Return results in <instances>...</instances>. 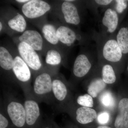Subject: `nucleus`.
Returning <instances> with one entry per match:
<instances>
[{"mask_svg": "<svg viewBox=\"0 0 128 128\" xmlns=\"http://www.w3.org/2000/svg\"><path fill=\"white\" fill-rule=\"evenodd\" d=\"M91 36L96 42L98 61L111 64L116 70L122 68L126 60L116 40V34L107 36L94 31Z\"/></svg>", "mask_w": 128, "mask_h": 128, "instance_id": "1", "label": "nucleus"}, {"mask_svg": "<svg viewBox=\"0 0 128 128\" xmlns=\"http://www.w3.org/2000/svg\"><path fill=\"white\" fill-rule=\"evenodd\" d=\"M90 44L82 47L74 62L73 74L77 79H82L88 75L94 69V62L98 60L96 46L92 47Z\"/></svg>", "mask_w": 128, "mask_h": 128, "instance_id": "2", "label": "nucleus"}, {"mask_svg": "<svg viewBox=\"0 0 128 128\" xmlns=\"http://www.w3.org/2000/svg\"><path fill=\"white\" fill-rule=\"evenodd\" d=\"M60 13L66 24L79 26L82 23L83 14L87 10L84 0H65L61 2Z\"/></svg>", "mask_w": 128, "mask_h": 128, "instance_id": "3", "label": "nucleus"}, {"mask_svg": "<svg viewBox=\"0 0 128 128\" xmlns=\"http://www.w3.org/2000/svg\"><path fill=\"white\" fill-rule=\"evenodd\" d=\"M56 34L60 44L70 48L75 45L83 46L90 44L92 39L91 35H89L76 30L66 25H62L57 28Z\"/></svg>", "mask_w": 128, "mask_h": 128, "instance_id": "4", "label": "nucleus"}, {"mask_svg": "<svg viewBox=\"0 0 128 128\" xmlns=\"http://www.w3.org/2000/svg\"><path fill=\"white\" fill-rule=\"evenodd\" d=\"M112 5L103 10L98 20L100 27L98 32L107 36L116 34L122 23Z\"/></svg>", "mask_w": 128, "mask_h": 128, "instance_id": "5", "label": "nucleus"}, {"mask_svg": "<svg viewBox=\"0 0 128 128\" xmlns=\"http://www.w3.org/2000/svg\"><path fill=\"white\" fill-rule=\"evenodd\" d=\"M52 76L48 72L44 71L38 73L34 79L32 92L34 97L44 99L52 95Z\"/></svg>", "mask_w": 128, "mask_h": 128, "instance_id": "6", "label": "nucleus"}, {"mask_svg": "<svg viewBox=\"0 0 128 128\" xmlns=\"http://www.w3.org/2000/svg\"><path fill=\"white\" fill-rule=\"evenodd\" d=\"M9 120L15 128H27L24 105L15 100L9 101L6 106Z\"/></svg>", "mask_w": 128, "mask_h": 128, "instance_id": "7", "label": "nucleus"}, {"mask_svg": "<svg viewBox=\"0 0 128 128\" xmlns=\"http://www.w3.org/2000/svg\"><path fill=\"white\" fill-rule=\"evenodd\" d=\"M18 54L30 70L38 71L42 67V64L36 50L24 42H19L17 45Z\"/></svg>", "mask_w": 128, "mask_h": 128, "instance_id": "8", "label": "nucleus"}, {"mask_svg": "<svg viewBox=\"0 0 128 128\" xmlns=\"http://www.w3.org/2000/svg\"><path fill=\"white\" fill-rule=\"evenodd\" d=\"M49 3L41 0H30L24 4L22 7V11L26 18L34 19L44 16L51 9Z\"/></svg>", "mask_w": 128, "mask_h": 128, "instance_id": "9", "label": "nucleus"}, {"mask_svg": "<svg viewBox=\"0 0 128 128\" xmlns=\"http://www.w3.org/2000/svg\"><path fill=\"white\" fill-rule=\"evenodd\" d=\"M27 128H39L41 125V112L36 100L28 97L24 102Z\"/></svg>", "mask_w": 128, "mask_h": 128, "instance_id": "10", "label": "nucleus"}, {"mask_svg": "<svg viewBox=\"0 0 128 128\" xmlns=\"http://www.w3.org/2000/svg\"><path fill=\"white\" fill-rule=\"evenodd\" d=\"M12 72L22 86L28 84L32 77L31 70L19 55L14 57Z\"/></svg>", "mask_w": 128, "mask_h": 128, "instance_id": "11", "label": "nucleus"}, {"mask_svg": "<svg viewBox=\"0 0 128 128\" xmlns=\"http://www.w3.org/2000/svg\"><path fill=\"white\" fill-rule=\"evenodd\" d=\"M19 42H24L36 51L42 50L44 41L41 34L36 30H26L18 38Z\"/></svg>", "mask_w": 128, "mask_h": 128, "instance_id": "12", "label": "nucleus"}, {"mask_svg": "<svg viewBox=\"0 0 128 128\" xmlns=\"http://www.w3.org/2000/svg\"><path fill=\"white\" fill-rule=\"evenodd\" d=\"M120 99L118 112L114 122V128H128V91Z\"/></svg>", "mask_w": 128, "mask_h": 128, "instance_id": "13", "label": "nucleus"}, {"mask_svg": "<svg viewBox=\"0 0 128 128\" xmlns=\"http://www.w3.org/2000/svg\"><path fill=\"white\" fill-rule=\"evenodd\" d=\"M76 122L82 125H86L92 122L98 117L96 110L92 108L81 106L76 112Z\"/></svg>", "mask_w": 128, "mask_h": 128, "instance_id": "14", "label": "nucleus"}, {"mask_svg": "<svg viewBox=\"0 0 128 128\" xmlns=\"http://www.w3.org/2000/svg\"><path fill=\"white\" fill-rule=\"evenodd\" d=\"M101 77L106 84H112L117 80L116 69L111 64L98 60Z\"/></svg>", "mask_w": 128, "mask_h": 128, "instance_id": "15", "label": "nucleus"}, {"mask_svg": "<svg viewBox=\"0 0 128 128\" xmlns=\"http://www.w3.org/2000/svg\"><path fill=\"white\" fill-rule=\"evenodd\" d=\"M116 38L126 60L128 57V22L121 24L116 33Z\"/></svg>", "mask_w": 128, "mask_h": 128, "instance_id": "16", "label": "nucleus"}, {"mask_svg": "<svg viewBox=\"0 0 128 128\" xmlns=\"http://www.w3.org/2000/svg\"><path fill=\"white\" fill-rule=\"evenodd\" d=\"M114 0H84L87 9L90 10L94 15L95 19L98 21L104 9L111 6Z\"/></svg>", "mask_w": 128, "mask_h": 128, "instance_id": "17", "label": "nucleus"}, {"mask_svg": "<svg viewBox=\"0 0 128 128\" xmlns=\"http://www.w3.org/2000/svg\"><path fill=\"white\" fill-rule=\"evenodd\" d=\"M96 76L92 78L88 88V94L93 98L97 97L98 94L106 88L107 84L103 81L100 74H95Z\"/></svg>", "mask_w": 128, "mask_h": 128, "instance_id": "18", "label": "nucleus"}, {"mask_svg": "<svg viewBox=\"0 0 128 128\" xmlns=\"http://www.w3.org/2000/svg\"><path fill=\"white\" fill-rule=\"evenodd\" d=\"M52 93L58 102L64 100L68 95V89L64 82L59 78H54L52 86Z\"/></svg>", "mask_w": 128, "mask_h": 128, "instance_id": "19", "label": "nucleus"}, {"mask_svg": "<svg viewBox=\"0 0 128 128\" xmlns=\"http://www.w3.org/2000/svg\"><path fill=\"white\" fill-rule=\"evenodd\" d=\"M7 25L9 28L15 32L23 33L26 31L27 23L23 15L17 13L8 20Z\"/></svg>", "mask_w": 128, "mask_h": 128, "instance_id": "20", "label": "nucleus"}, {"mask_svg": "<svg viewBox=\"0 0 128 128\" xmlns=\"http://www.w3.org/2000/svg\"><path fill=\"white\" fill-rule=\"evenodd\" d=\"M14 57L7 48L0 47V66L6 71H12L14 64Z\"/></svg>", "mask_w": 128, "mask_h": 128, "instance_id": "21", "label": "nucleus"}, {"mask_svg": "<svg viewBox=\"0 0 128 128\" xmlns=\"http://www.w3.org/2000/svg\"><path fill=\"white\" fill-rule=\"evenodd\" d=\"M57 28L52 24H46L42 28V32L44 39L50 44L57 45L60 43L56 34Z\"/></svg>", "mask_w": 128, "mask_h": 128, "instance_id": "22", "label": "nucleus"}, {"mask_svg": "<svg viewBox=\"0 0 128 128\" xmlns=\"http://www.w3.org/2000/svg\"><path fill=\"white\" fill-rule=\"evenodd\" d=\"M62 55L58 50L50 49L46 53L45 62L48 65L51 66L59 65L62 62Z\"/></svg>", "mask_w": 128, "mask_h": 128, "instance_id": "23", "label": "nucleus"}, {"mask_svg": "<svg viewBox=\"0 0 128 128\" xmlns=\"http://www.w3.org/2000/svg\"><path fill=\"white\" fill-rule=\"evenodd\" d=\"M112 6L118 14L121 21L122 22L128 9V0H114Z\"/></svg>", "mask_w": 128, "mask_h": 128, "instance_id": "24", "label": "nucleus"}, {"mask_svg": "<svg viewBox=\"0 0 128 128\" xmlns=\"http://www.w3.org/2000/svg\"><path fill=\"white\" fill-rule=\"evenodd\" d=\"M100 100L102 104L105 107L111 108L115 105V99L110 92H104L100 97Z\"/></svg>", "mask_w": 128, "mask_h": 128, "instance_id": "25", "label": "nucleus"}, {"mask_svg": "<svg viewBox=\"0 0 128 128\" xmlns=\"http://www.w3.org/2000/svg\"><path fill=\"white\" fill-rule=\"evenodd\" d=\"M76 102L81 106L92 108L94 106L93 98L88 94L78 96Z\"/></svg>", "mask_w": 128, "mask_h": 128, "instance_id": "26", "label": "nucleus"}, {"mask_svg": "<svg viewBox=\"0 0 128 128\" xmlns=\"http://www.w3.org/2000/svg\"><path fill=\"white\" fill-rule=\"evenodd\" d=\"M97 119L99 124L101 125H106L110 121V114L107 112H101L98 116Z\"/></svg>", "mask_w": 128, "mask_h": 128, "instance_id": "27", "label": "nucleus"}, {"mask_svg": "<svg viewBox=\"0 0 128 128\" xmlns=\"http://www.w3.org/2000/svg\"><path fill=\"white\" fill-rule=\"evenodd\" d=\"M11 124L10 121L1 112L0 113V128H7Z\"/></svg>", "mask_w": 128, "mask_h": 128, "instance_id": "28", "label": "nucleus"}, {"mask_svg": "<svg viewBox=\"0 0 128 128\" xmlns=\"http://www.w3.org/2000/svg\"><path fill=\"white\" fill-rule=\"evenodd\" d=\"M39 128H53L52 122L41 123Z\"/></svg>", "mask_w": 128, "mask_h": 128, "instance_id": "29", "label": "nucleus"}, {"mask_svg": "<svg viewBox=\"0 0 128 128\" xmlns=\"http://www.w3.org/2000/svg\"><path fill=\"white\" fill-rule=\"evenodd\" d=\"M30 1V0H16V2L20 3H23L25 4L27 3Z\"/></svg>", "mask_w": 128, "mask_h": 128, "instance_id": "30", "label": "nucleus"}, {"mask_svg": "<svg viewBox=\"0 0 128 128\" xmlns=\"http://www.w3.org/2000/svg\"><path fill=\"white\" fill-rule=\"evenodd\" d=\"M95 128H114L108 126L107 125H98V126L95 127Z\"/></svg>", "mask_w": 128, "mask_h": 128, "instance_id": "31", "label": "nucleus"}, {"mask_svg": "<svg viewBox=\"0 0 128 128\" xmlns=\"http://www.w3.org/2000/svg\"><path fill=\"white\" fill-rule=\"evenodd\" d=\"M52 123L53 128H60L59 126H58L55 122H52Z\"/></svg>", "mask_w": 128, "mask_h": 128, "instance_id": "32", "label": "nucleus"}, {"mask_svg": "<svg viewBox=\"0 0 128 128\" xmlns=\"http://www.w3.org/2000/svg\"><path fill=\"white\" fill-rule=\"evenodd\" d=\"M3 28V24L1 21L0 22V32H1Z\"/></svg>", "mask_w": 128, "mask_h": 128, "instance_id": "33", "label": "nucleus"}, {"mask_svg": "<svg viewBox=\"0 0 128 128\" xmlns=\"http://www.w3.org/2000/svg\"><path fill=\"white\" fill-rule=\"evenodd\" d=\"M15 128L14 127V126L12 125V124H10V125H9V127H8V128Z\"/></svg>", "mask_w": 128, "mask_h": 128, "instance_id": "34", "label": "nucleus"}, {"mask_svg": "<svg viewBox=\"0 0 128 128\" xmlns=\"http://www.w3.org/2000/svg\"><path fill=\"white\" fill-rule=\"evenodd\" d=\"M68 128H77V127H75V126H69Z\"/></svg>", "mask_w": 128, "mask_h": 128, "instance_id": "35", "label": "nucleus"}, {"mask_svg": "<svg viewBox=\"0 0 128 128\" xmlns=\"http://www.w3.org/2000/svg\"><path fill=\"white\" fill-rule=\"evenodd\" d=\"M126 72H127V74L128 75V64H127V66H126Z\"/></svg>", "mask_w": 128, "mask_h": 128, "instance_id": "36", "label": "nucleus"}]
</instances>
